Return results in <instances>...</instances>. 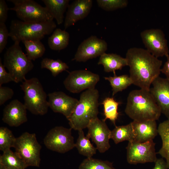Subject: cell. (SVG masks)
I'll return each instance as SVG.
<instances>
[{
	"mask_svg": "<svg viewBox=\"0 0 169 169\" xmlns=\"http://www.w3.org/2000/svg\"><path fill=\"white\" fill-rule=\"evenodd\" d=\"M45 7L58 25L64 22V14L69 5V0H42Z\"/></svg>",
	"mask_w": 169,
	"mask_h": 169,
	"instance_id": "cell-21",
	"label": "cell"
},
{
	"mask_svg": "<svg viewBox=\"0 0 169 169\" xmlns=\"http://www.w3.org/2000/svg\"><path fill=\"white\" fill-rule=\"evenodd\" d=\"M72 129L62 126L53 128L48 132L44 139V143L48 149L64 153L75 147Z\"/></svg>",
	"mask_w": 169,
	"mask_h": 169,
	"instance_id": "cell-9",
	"label": "cell"
},
{
	"mask_svg": "<svg viewBox=\"0 0 169 169\" xmlns=\"http://www.w3.org/2000/svg\"><path fill=\"white\" fill-rule=\"evenodd\" d=\"M49 107L54 112L60 113L67 119L73 112L79 100L62 91H55L48 95Z\"/></svg>",
	"mask_w": 169,
	"mask_h": 169,
	"instance_id": "cell-15",
	"label": "cell"
},
{
	"mask_svg": "<svg viewBox=\"0 0 169 169\" xmlns=\"http://www.w3.org/2000/svg\"><path fill=\"white\" fill-rule=\"evenodd\" d=\"M19 43L14 42L4 55L3 65L16 83L23 82L25 75L34 67L32 61L23 52Z\"/></svg>",
	"mask_w": 169,
	"mask_h": 169,
	"instance_id": "cell-6",
	"label": "cell"
},
{
	"mask_svg": "<svg viewBox=\"0 0 169 169\" xmlns=\"http://www.w3.org/2000/svg\"><path fill=\"white\" fill-rule=\"evenodd\" d=\"M155 163V166L152 169H168L166 161L162 158L157 159Z\"/></svg>",
	"mask_w": 169,
	"mask_h": 169,
	"instance_id": "cell-38",
	"label": "cell"
},
{
	"mask_svg": "<svg viewBox=\"0 0 169 169\" xmlns=\"http://www.w3.org/2000/svg\"><path fill=\"white\" fill-rule=\"evenodd\" d=\"M149 91L159 107L161 113L169 119V80L159 76L152 82Z\"/></svg>",
	"mask_w": 169,
	"mask_h": 169,
	"instance_id": "cell-16",
	"label": "cell"
},
{
	"mask_svg": "<svg viewBox=\"0 0 169 169\" xmlns=\"http://www.w3.org/2000/svg\"><path fill=\"white\" fill-rule=\"evenodd\" d=\"M120 102L116 101L113 97H108L105 98L102 104L103 106L104 113L105 121L109 119L116 126L115 122L119 113L118 112V107Z\"/></svg>",
	"mask_w": 169,
	"mask_h": 169,
	"instance_id": "cell-29",
	"label": "cell"
},
{
	"mask_svg": "<svg viewBox=\"0 0 169 169\" xmlns=\"http://www.w3.org/2000/svg\"><path fill=\"white\" fill-rule=\"evenodd\" d=\"M79 169H116L113 166L112 163L108 161H103L93 158L84 159L79 165Z\"/></svg>",
	"mask_w": 169,
	"mask_h": 169,
	"instance_id": "cell-31",
	"label": "cell"
},
{
	"mask_svg": "<svg viewBox=\"0 0 169 169\" xmlns=\"http://www.w3.org/2000/svg\"><path fill=\"white\" fill-rule=\"evenodd\" d=\"M104 78L110 83L112 88L113 96L118 92L125 89L133 84L130 76L126 74L118 76L115 74L113 76L105 77Z\"/></svg>",
	"mask_w": 169,
	"mask_h": 169,
	"instance_id": "cell-28",
	"label": "cell"
},
{
	"mask_svg": "<svg viewBox=\"0 0 169 169\" xmlns=\"http://www.w3.org/2000/svg\"><path fill=\"white\" fill-rule=\"evenodd\" d=\"M9 32L5 23H0V53L2 52L7 43Z\"/></svg>",
	"mask_w": 169,
	"mask_h": 169,
	"instance_id": "cell-34",
	"label": "cell"
},
{
	"mask_svg": "<svg viewBox=\"0 0 169 169\" xmlns=\"http://www.w3.org/2000/svg\"><path fill=\"white\" fill-rule=\"evenodd\" d=\"M16 138L7 128H0V150L4 152L13 147Z\"/></svg>",
	"mask_w": 169,
	"mask_h": 169,
	"instance_id": "cell-32",
	"label": "cell"
},
{
	"mask_svg": "<svg viewBox=\"0 0 169 169\" xmlns=\"http://www.w3.org/2000/svg\"><path fill=\"white\" fill-rule=\"evenodd\" d=\"M24 92V105L33 114L43 115L49 107L47 95L39 79L36 78L25 79L20 85Z\"/></svg>",
	"mask_w": 169,
	"mask_h": 169,
	"instance_id": "cell-5",
	"label": "cell"
},
{
	"mask_svg": "<svg viewBox=\"0 0 169 169\" xmlns=\"http://www.w3.org/2000/svg\"><path fill=\"white\" fill-rule=\"evenodd\" d=\"M99 97V91L95 88L82 93L73 112L67 119L72 129L83 130L91 120L98 117Z\"/></svg>",
	"mask_w": 169,
	"mask_h": 169,
	"instance_id": "cell-3",
	"label": "cell"
},
{
	"mask_svg": "<svg viewBox=\"0 0 169 169\" xmlns=\"http://www.w3.org/2000/svg\"><path fill=\"white\" fill-rule=\"evenodd\" d=\"M125 112L133 121L158 120L161 110L149 91L142 89L131 91Z\"/></svg>",
	"mask_w": 169,
	"mask_h": 169,
	"instance_id": "cell-2",
	"label": "cell"
},
{
	"mask_svg": "<svg viewBox=\"0 0 169 169\" xmlns=\"http://www.w3.org/2000/svg\"><path fill=\"white\" fill-rule=\"evenodd\" d=\"M99 7L106 11H112L124 8L128 4L126 0H97Z\"/></svg>",
	"mask_w": 169,
	"mask_h": 169,
	"instance_id": "cell-33",
	"label": "cell"
},
{
	"mask_svg": "<svg viewBox=\"0 0 169 169\" xmlns=\"http://www.w3.org/2000/svg\"></svg>",
	"mask_w": 169,
	"mask_h": 169,
	"instance_id": "cell-40",
	"label": "cell"
},
{
	"mask_svg": "<svg viewBox=\"0 0 169 169\" xmlns=\"http://www.w3.org/2000/svg\"><path fill=\"white\" fill-rule=\"evenodd\" d=\"M134 138V134L131 122L125 125L116 126L111 131L110 139H112L115 144L125 141H133Z\"/></svg>",
	"mask_w": 169,
	"mask_h": 169,
	"instance_id": "cell-25",
	"label": "cell"
},
{
	"mask_svg": "<svg viewBox=\"0 0 169 169\" xmlns=\"http://www.w3.org/2000/svg\"><path fill=\"white\" fill-rule=\"evenodd\" d=\"M14 6L9 9L14 11L21 21L28 23H38L53 20L54 18L45 7L32 0H8Z\"/></svg>",
	"mask_w": 169,
	"mask_h": 169,
	"instance_id": "cell-7",
	"label": "cell"
},
{
	"mask_svg": "<svg viewBox=\"0 0 169 169\" xmlns=\"http://www.w3.org/2000/svg\"><path fill=\"white\" fill-rule=\"evenodd\" d=\"M56 25L53 20L38 23H28L18 20L11 22L9 36L15 42L25 40H41L51 34Z\"/></svg>",
	"mask_w": 169,
	"mask_h": 169,
	"instance_id": "cell-4",
	"label": "cell"
},
{
	"mask_svg": "<svg viewBox=\"0 0 169 169\" xmlns=\"http://www.w3.org/2000/svg\"><path fill=\"white\" fill-rule=\"evenodd\" d=\"M107 49L106 41L95 36H91L83 41L79 45L72 60L85 62L100 56Z\"/></svg>",
	"mask_w": 169,
	"mask_h": 169,
	"instance_id": "cell-13",
	"label": "cell"
},
{
	"mask_svg": "<svg viewBox=\"0 0 169 169\" xmlns=\"http://www.w3.org/2000/svg\"><path fill=\"white\" fill-rule=\"evenodd\" d=\"M69 39V33L65 30L56 28L48 38V44L50 48L53 50L59 51L66 48Z\"/></svg>",
	"mask_w": 169,
	"mask_h": 169,
	"instance_id": "cell-23",
	"label": "cell"
},
{
	"mask_svg": "<svg viewBox=\"0 0 169 169\" xmlns=\"http://www.w3.org/2000/svg\"><path fill=\"white\" fill-rule=\"evenodd\" d=\"M92 4L91 0H76L69 4L64 21L65 30L86 17L91 10Z\"/></svg>",
	"mask_w": 169,
	"mask_h": 169,
	"instance_id": "cell-18",
	"label": "cell"
},
{
	"mask_svg": "<svg viewBox=\"0 0 169 169\" xmlns=\"http://www.w3.org/2000/svg\"><path fill=\"white\" fill-rule=\"evenodd\" d=\"M13 147L15 152L27 167H39L42 147L37 140L35 134L28 132L23 133L16 138Z\"/></svg>",
	"mask_w": 169,
	"mask_h": 169,
	"instance_id": "cell-8",
	"label": "cell"
},
{
	"mask_svg": "<svg viewBox=\"0 0 169 169\" xmlns=\"http://www.w3.org/2000/svg\"><path fill=\"white\" fill-rule=\"evenodd\" d=\"M22 42L24 44L28 59L32 61L42 57L45 48L40 40H25Z\"/></svg>",
	"mask_w": 169,
	"mask_h": 169,
	"instance_id": "cell-27",
	"label": "cell"
},
{
	"mask_svg": "<svg viewBox=\"0 0 169 169\" xmlns=\"http://www.w3.org/2000/svg\"><path fill=\"white\" fill-rule=\"evenodd\" d=\"M100 79L97 74L89 70H78L70 72L63 84L70 92L78 93L85 90L95 89Z\"/></svg>",
	"mask_w": 169,
	"mask_h": 169,
	"instance_id": "cell-10",
	"label": "cell"
},
{
	"mask_svg": "<svg viewBox=\"0 0 169 169\" xmlns=\"http://www.w3.org/2000/svg\"><path fill=\"white\" fill-rule=\"evenodd\" d=\"M5 67L3 64L1 58L0 59V86L4 84L11 81H14V79L9 72H7Z\"/></svg>",
	"mask_w": 169,
	"mask_h": 169,
	"instance_id": "cell-36",
	"label": "cell"
},
{
	"mask_svg": "<svg viewBox=\"0 0 169 169\" xmlns=\"http://www.w3.org/2000/svg\"><path fill=\"white\" fill-rule=\"evenodd\" d=\"M9 10L5 1L0 0V23H5L6 21Z\"/></svg>",
	"mask_w": 169,
	"mask_h": 169,
	"instance_id": "cell-37",
	"label": "cell"
},
{
	"mask_svg": "<svg viewBox=\"0 0 169 169\" xmlns=\"http://www.w3.org/2000/svg\"><path fill=\"white\" fill-rule=\"evenodd\" d=\"M155 146L153 140L143 143L129 142L126 147L127 161L131 164L155 162L157 159Z\"/></svg>",
	"mask_w": 169,
	"mask_h": 169,
	"instance_id": "cell-11",
	"label": "cell"
},
{
	"mask_svg": "<svg viewBox=\"0 0 169 169\" xmlns=\"http://www.w3.org/2000/svg\"><path fill=\"white\" fill-rule=\"evenodd\" d=\"M158 132L161 137L162 145L157 153L165 159L169 169V119L159 124Z\"/></svg>",
	"mask_w": 169,
	"mask_h": 169,
	"instance_id": "cell-24",
	"label": "cell"
},
{
	"mask_svg": "<svg viewBox=\"0 0 169 169\" xmlns=\"http://www.w3.org/2000/svg\"><path fill=\"white\" fill-rule=\"evenodd\" d=\"M79 153L87 157H91L96 153L97 149L91 143L90 138L85 136L83 130L78 131V137L75 143V147Z\"/></svg>",
	"mask_w": 169,
	"mask_h": 169,
	"instance_id": "cell-26",
	"label": "cell"
},
{
	"mask_svg": "<svg viewBox=\"0 0 169 169\" xmlns=\"http://www.w3.org/2000/svg\"><path fill=\"white\" fill-rule=\"evenodd\" d=\"M27 110L24 104L14 100L3 109L2 120L11 126H18L27 121Z\"/></svg>",
	"mask_w": 169,
	"mask_h": 169,
	"instance_id": "cell-17",
	"label": "cell"
},
{
	"mask_svg": "<svg viewBox=\"0 0 169 169\" xmlns=\"http://www.w3.org/2000/svg\"><path fill=\"white\" fill-rule=\"evenodd\" d=\"M42 69H46L50 70L52 75L55 77L63 71L69 68L65 63L59 59L54 60L48 58H44L41 63Z\"/></svg>",
	"mask_w": 169,
	"mask_h": 169,
	"instance_id": "cell-30",
	"label": "cell"
},
{
	"mask_svg": "<svg viewBox=\"0 0 169 169\" xmlns=\"http://www.w3.org/2000/svg\"><path fill=\"white\" fill-rule=\"evenodd\" d=\"M100 57L98 64L102 65L106 72H113L115 74L116 70H121L124 67L128 66L126 58L116 54L105 53Z\"/></svg>",
	"mask_w": 169,
	"mask_h": 169,
	"instance_id": "cell-20",
	"label": "cell"
},
{
	"mask_svg": "<svg viewBox=\"0 0 169 169\" xmlns=\"http://www.w3.org/2000/svg\"><path fill=\"white\" fill-rule=\"evenodd\" d=\"M87 128V136L95 144L99 151L103 153L110 147L109 142L111 131L109 128L105 121L97 117L91 120Z\"/></svg>",
	"mask_w": 169,
	"mask_h": 169,
	"instance_id": "cell-14",
	"label": "cell"
},
{
	"mask_svg": "<svg viewBox=\"0 0 169 169\" xmlns=\"http://www.w3.org/2000/svg\"><path fill=\"white\" fill-rule=\"evenodd\" d=\"M125 58L133 84L149 91L153 81L159 76L162 61L146 49L136 47L129 49Z\"/></svg>",
	"mask_w": 169,
	"mask_h": 169,
	"instance_id": "cell-1",
	"label": "cell"
},
{
	"mask_svg": "<svg viewBox=\"0 0 169 169\" xmlns=\"http://www.w3.org/2000/svg\"><path fill=\"white\" fill-rule=\"evenodd\" d=\"M141 36L146 50L156 58L169 55L167 41L163 31L159 29L145 30Z\"/></svg>",
	"mask_w": 169,
	"mask_h": 169,
	"instance_id": "cell-12",
	"label": "cell"
},
{
	"mask_svg": "<svg viewBox=\"0 0 169 169\" xmlns=\"http://www.w3.org/2000/svg\"><path fill=\"white\" fill-rule=\"evenodd\" d=\"M167 60L164 64L161 71L166 76V78L169 80V54L166 57Z\"/></svg>",
	"mask_w": 169,
	"mask_h": 169,
	"instance_id": "cell-39",
	"label": "cell"
},
{
	"mask_svg": "<svg viewBox=\"0 0 169 169\" xmlns=\"http://www.w3.org/2000/svg\"><path fill=\"white\" fill-rule=\"evenodd\" d=\"M131 123L134 134L133 141L143 143L152 140L158 134L155 120L133 121Z\"/></svg>",
	"mask_w": 169,
	"mask_h": 169,
	"instance_id": "cell-19",
	"label": "cell"
},
{
	"mask_svg": "<svg viewBox=\"0 0 169 169\" xmlns=\"http://www.w3.org/2000/svg\"><path fill=\"white\" fill-rule=\"evenodd\" d=\"M27 167L21 158L10 149L3 152L0 156V169H25Z\"/></svg>",
	"mask_w": 169,
	"mask_h": 169,
	"instance_id": "cell-22",
	"label": "cell"
},
{
	"mask_svg": "<svg viewBox=\"0 0 169 169\" xmlns=\"http://www.w3.org/2000/svg\"><path fill=\"white\" fill-rule=\"evenodd\" d=\"M14 91L10 88L0 86V105H3L8 100L11 99Z\"/></svg>",
	"mask_w": 169,
	"mask_h": 169,
	"instance_id": "cell-35",
	"label": "cell"
}]
</instances>
